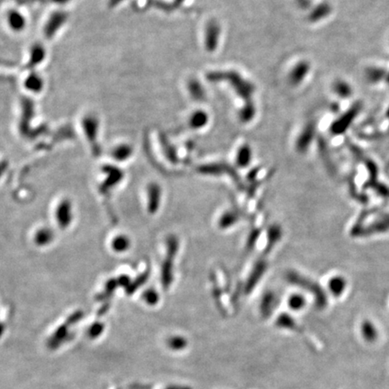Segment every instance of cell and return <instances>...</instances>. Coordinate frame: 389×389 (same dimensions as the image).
<instances>
[{"mask_svg": "<svg viewBox=\"0 0 389 389\" xmlns=\"http://www.w3.org/2000/svg\"><path fill=\"white\" fill-rule=\"evenodd\" d=\"M168 249L164 262L162 264V284L164 287H169L173 280L174 262L178 251V240L176 236H170L168 239Z\"/></svg>", "mask_w": 389, "mask_h": 389, "instance_id": "6da1fadb", "label": "cell"}, {"mask_svg": "<svg viewBox=\"0 0 389 389\" xmlns=\"http://www.w3.org/2000/svg\"><path fill=\"white\" fill-rule=\"evenodd\" d=\"M220 38V26L215 21L210 22L207 26H206V31H205V38H204V43H205V47L208 51H214L216 50L218 42Z\"/></svg>", "mask_w": 389, "mask_h": 389, "instance_id": "7a4b0ae2", "label": "cell"}, {"mask_svg": "<svg viewBox=\"0 0 389 389\" xmlns=\"http://www.w3.org/2000/svg\"><path fill=\"white\" fill-rule=\"evenodd\" d=\"M266 268H267V265L262 260L255 264L251 275L248 278L247 283L245 286V290L247 293H250L254 289L257 284L259 283V280L263 277Z\"/></svg>", "mask_w": 389, "mask_h": 389, "instance_id": "3957f363", "label": "cell"}, {"mask_svg": "<svg viewBox=\"0 0 389 389\" xmlns=\"http://www.w3.org/2000/svg\"><path fill=\"white\" fill-rule=\"evenodd\" d=\"M161 201V189L160 186L153 183L148 187V210L154 214L160 208Z\"/></svg>", "mask_w": 389, "mask_h": 389, "instance_id": "277c9868", "label": "cell"}, {"mask_svg": "<svg viewBox=\"0 0 389 389\" xmlns=\"http://www.w3.org/2000/svg\"><path fill=\"white\" fill-rule=\"evenodd\" d=\"M277 303H278V299L275 293H273L272 291H267L264 294L260 302V307H259L260 313L264 318H267L270 315H272V312L277 307Z\"/></svg>", "mask_w": 389, "mask_h": 389, "instance_id": "5b68a950", "label": "cell"}, {"mask_svg": "<svg viewBox=\"0 0 389 389\" xmlns=\"http://www.w3.org/2000/svg\"><path fill=\"white\" fill-rule=\"evenodd\" d=\"M310 70V66L307 62H300L291 70L289 74V81L292 85L296 86L306 79Z\"/></svg>", "mask_w": 389, "mask_h": 389, "instance_id": "8992f818", "label": "cell"}, {"mask_svg": "<svg viewBox=\"0 0 389 389\" xmlns=\"http://www.w3.org/2000/svg\"><path fill=\"white\" fill-rule=\"evenodd\" d=\"M239 213L235 210H227L221 215L218 220V227L221 230H227L232 228L240 221Z\"/></svg>", "mask_w": 389, "mask_h": 389, "instance_id": "52a82bcc", "label": "cell"}, {"mask_svg": "<svg viewBox=\"0 0 389 389\" xmlns=\"http://www.w3.org/2000/svg\"><path fill=\"white\" fill-rule=\"evenodd\" d=\"M313 138H314V127L312 125H309L303 130L302 133L299 135L298 139L296 141V149L299 153H305L308 149Z\"/></svg>", "mask_w": 389, "mask_h": 389, "instance_id": "ba28073f", "label": "cell"}, {"mask_svg": "<svg viewBox=\"0 0 389 389\" xmlns=\"http://www.w3.org/2000/svg\"><path fill=\"white\" fill-rule=\"evenodd\" d=\"M252 149L248 144H244L239 148L236 154L235 162L236 165L239 168H247L248 166L252 162Z\"/></svg>", "mask_w": 389, "mask_h": 389, "instance_id": "9c48e42d", "label": "cell"}, {"mask_svg": "<svg viewBox=\"0 0 389 389\" xmlns=\"http://www.w3.org/2000/svg\"><path fill=\"white\" fill-rule=\"evenodd\" d=\"M208 114H206L204 111L197 110L191 114L189 119V125L193 129H201V128H204V126L208 124Z\"/></svg>", "mask_w": 389, "mask_h": 389, "instance_id": "30bf717a", "label": "cell"}, {"mask_svg": "<svg viewBox=\"0 0 389 389\" xmlns=\"http://www.w3.org/2000/svg\"><path fill=\"white\" fill-rule=\"evenodd\" d=\"M346 282L342 276H334L328 282V288L334 296H340L345 290Z\"/></svg>", "mask_w": 389, "mask_h": 389, "instance_id": "8fae6325", "label": "cell"}, {"mask_svg": "<svg viewBox=\"0 0 389 389\" xmlns=\"http://www.w3.org/2000/svg\"><path fill=\"white\" fill-rule=\"evenodd\" d=\"M307 306V299L300 293H293L287 298V307L295 312H298Z\"/></svg>", "mask_w": 389, "mask_h": 389, "instance_id": "7c38bea8", "label": "cell"}, {"mask_svg": "<svg viewBox=\"0 0 389 389\" xmlns=\"http://www.w3.org/2000/svg\"><path fill=\"white\" fill-rule=\"evenodd\" d=\"M111 246L113 248L114 252H118V253H124L127 250H129V248L131 247V241L125 234L115 236L111 243Z\"/></svg>", "mask_w": 389, "mask_h": 389, "instance_id": "4fadbf2b", "label": "cell"}, {"mask_svg": "<svg viewBox=\"0 0 389 389\" xmlns=\"http://www.w3.org/2000/svg\"><path fill=\"white\" fill-rule=\"evenodd\" d=\"M282 238V229L278 224L272 225L267 231V250H272L273 246Z\"/></svg>", "mask_w": 389, "mask_h": 389, "instance_id": "5bb4252c", "label": "cell"}, {"mask_svg": "<svg viewBox=\"0 0 389 389\" xmlns=\"http://www.w3.org/2000/svg\"><path fill=\"white\" fill-rule=\"evenodd\" d=\"M362 332L365 341L368 342H373L377 340V331L373 323L370 321H364L362 322Z\"/></svg>", "mask_w": 389, "mask_h": 389, "instance_id": "9a60e30c", "label": "cell"}, {"mask_svg": "<svg viewBox=\"0 0 389 389\" xmlns=\"http://www.w3.org/2000/svg\"><path fill=\"white\" fill-rule=\"evenodd\" d=\"M53 238L52 232L47 228H42L37 230L35 234V241L38 246H44L45 244H49Z\"/></svg>", "mask_w": 389, "mask_h": 389, "instance_id": "2e32d148", "label": "cell"}, {"mask_svg": "<svg viewBox=\"0 0 389 389\" xmlns=\"http://www.w3.org/2000/svg\"><path fill=\"white\" fill-rule=\"evenodd\" d=\"M189 91L192 98L196 100H201L204 98V91L203 86L197 80H191L189 83Z\"/></svg>", "mask_w": 389, "mask_h": 389, "instance_id": "e0dca14e", "label": "cell"}, {"mask_svg": "<svg viewBox=\"0 0 389 389\" xmlns=\"http://www.w3.org/2000/svg\"><path fill=\"white\" fill-rule=\"evenodd\" d=\"M277 325L280 328H284V329L294 330L296 327V323L290 315L282 314V315H279V318L277 320Z\"/></svg>", "mask_w": 389, "mask_h": 389, "instance_id": "ac0fdd59", "label": "cell"}, {"mask_svg": "<svg viewBox=\"0 0 389 389\" xmlns=\"http://www.w3.org/2000/svg\"><path fill=\"white\" fill-rule=\"evenodd\" d=\"M334 88L335 93L342 98H349L351 95V87L350 85L342 80H338L337 82H335Z\"/></svg>", "mask_w": 389, "mask_h": 389, "instance_id": "d6986e66", "label": "cell"}, {"mask_svg": "<svg viewBox=\"0 0 389 389\" xmlns=\"http://www.w3.org/2000/svg\"><path fill=\"white\" fill-rule=\"evenodd\" d=\"M187 344V340L182 336H174L169 341V345L174 350H183Z\"/></svg>", "mask_w": 389, "mask_h": 389, "instance_id": "ffe728a7", "label": "cell"}, {"mask_svg": "<svg viewBox=\"0 0 389 389\" xmlns=\"http://www.w3.org/2000/svg\"><path fill=\"white\" fill-rule=\"evenodd\" d=\"M143 297H144L146 303L149 305V306L156 305L159 302V300H160V295L158 294L157 291H155L154 289H149V290L146 291Z\"/></svg>", "mask_w": 389, "mask_h": 389, "instance_id": "44dd1931", "label": "cell"}, {"mask_svg": "<svg viewBox=\"0 0 389 389\" xmlns=\"http://www.w3.org/2000/svg\"><path fill=\"white\" fill-rule=\"evenodd\" d=\"M255 114V109L254 106L252 104L248 105L246 107H244V110L241 112V118L244 120V122L251 121Z\"/></svg>", "mask_w": 389, "mask_h": 389, "instance_id": "7402d4cb", "label": "cell"}, {"mask_svg": "<svg viewBox=\"0 0 389 389\" xmlns=\"http://www.w3.org/2000/svg\"><path fill=\"white\" fill-rule=\"evenodd\" d=\"M327 11H328V8L325 7V6L318 7V8L315 9L314 12L312 13L311 18H312L313 20L320 19V18L323 17L325 14H327Z\"/></svg>", "mask_w": 389, "mask_h": 389, "instance_id": "603a6c76", "label": "cell"}, {"mask_svg": "<svg viewBox=\"0 0 389 389\" xmlns=\"http://www.w3.org/2000/svg\"><path fill=\"white\" fill-rule=\"evenodd\" d=\"M177 1H178V2H179V3L181 4V3H183L185 0H177Z\"/></svg>", "mask_w": 389, "mask_h": 389, "instance_id": "cb8c5ba5", "label": "cell"}]
</instances>
